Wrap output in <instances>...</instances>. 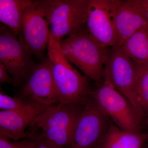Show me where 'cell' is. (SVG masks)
Masks as SVG:
<instances>
[{"mask_svg":"<svg viewBox=\"0 0 148 148\" xmlns=\"http://www.w3.org/2000/svg\"><path fill=\"white\" fill-rule=\"evenodd\" d=\"M84 102L48 107L29 125L26 138L45 142L56 148H69Z\"/></svg>","mask_w":148,"mask_h":148,"instance_id":"6da1fadb","label":"cell"},{"mask_svg":"<svg viewBox=\"0 0 148 148\" xmlns=\"http://www.w3.org/2000/svg\"><path fill=\"white\" fill-rule=\"evenodd\" d=\"M64 56L84 74L85 76L101 85L105 80V67L109 50L96 41L86 28L70 35L59 42Z\"/></svg>","mask_w":148,"mask_h":148,"instance_id":"7a4b0ae2","label":"cell"},{"mask_svg":"<svg viewBox=\"0 0 148 148\" xmlns=\"http://www.w3.org/2000/svg\"><path fill=\"white\" fill-rule=\"evenodd\" d=\"M48 57L52 64L54 84L59 105L81 104L90 95L92 89L89 79L83 76L66 58L59 43L49 32Z\"/></svg>","mask_w":148,"mask_h":148,"instance_id":"3957f363","label":"cell"},{"mask_svg":"<svg viewBox=\"0 0 148 148\" xmlns=\"http://www.w3.org/2000/svg\"><path fill=\"white\" fill-rule=\"evenodd\" d=\"M89 0H38L33 3L45 16L50 33L58 42L86 27Z\"/></svg>","mask_w":148,"mask_h":148,"instance_id":"277c9868","label":"cell"},{"mask_svg":"<svg viewBox=\"0 0 148 148\" xmlns=\"http://www.w3.org/2000/svg\"><path fill=\"white\" fill-rule=\"evenodd\" d=\"M137 64L120 47L111 48L105 67V79L131 103L143 120L146 115L140 105L137 92Z\"/></svg>","mask_w":148,"mask_h":148,"instance_id":"5b68a950","label":"cell"},{"mask_svg":"<svg viewBox=\"0 0 148 148\" xmlns=\"http://www.w3.org/2000/svg\"><path fill=\"white\" fill-rule=\"evenodd\" d=\"M112 122L90 94L84 103L69 148H98Z\"/></svg>","mask_w":148,"mask_h":148,"instance_id":"8992f818","label":"cell"},{"mask_svg":"<svg viewBox=\"0 0 148 148\" xmlns=\"http://www.w3.org/2000/svg\"><path fill=\"white\" fill-rule=\"evenodd\" d=\"M90 94L118 127L127 131L142 132L144 120L127 98L107 80L92 89Z\"/></svg>","mask_w":148,"mask_h":148,"instance_id":"52a82bcc","label":"cell"},{"mask_svg":"<svg viewBox=\"0 0 148 148\" xmlns=\"http://www.w3.org/2000/svg\"><path fill=\"white\" fill-rule=\"evenodd\" d=\"M0 63L12 76L14 86H21L37 64L33 55L18 36L5 25H0Z\"/></svg>","mask_w":148,"mask_h":148,"instance_id":"ba28073f","label":"cell"},{"mask_svg":"<svg viewBox=\"0 0 148 148\" xmlns=\"http://www.w3.org/2000/svg\"><path fill=\"white\" fill-rule=\"evenodd\" d=\"M120 0H89L86 28L96 41L108 48L116 45V14Z\"/></svg>","mask_w":148,"mask_h":148,"instance_id":"9c48e42d","label":"cell"},{"mask_svg":"<svg viewBox=\"0 0 148 148\" xmlns=\"http://www.w3.org/2000/svg\"><path fill=\"white\" fill-rule=\"evenodd\" d=\"M18 97L27 101H34L50 107L59 104L54 80L52 64L45 57L21 86Z\"/></svg>","mask_w":148,"mask_h":148,"instance_id":"30bf717a","label":"cell"},{"mask_svg":"<svg viewBox=\"0 0 148 148\" xmlns=\"http://www.w3.org/2000/svg\"><path fill=\"white\" fill-rule=\"evenodd\" d=\"M49 25L45 16L33 2L24 11L18 36L20 42L37 60L45 57L49 37Z\"/></svg>","mask_w":148,"mask_h":148,"instance_id":"8fae6325","label":"cell"},{"mask_svg":"<svg viewBox=\"0 0 148 148\" xmlns=\"http://www.w3.org/2000/svg\"><path fill=\"white\" fill-rule=\"evenodd\" d=\"M48 106L28 101L23 108L12 111H0V137L11 141L26 139V131L31 123Z\"/></svg>","mask_w":148,"mask_h":148,"instance_id":"7c38bea8","label":"cell"},{"mask_svg":"<svg viewBox=\"0 0 148 148\" xmlns=\"http://www.w3.org/2000/svg\"><path fill=\"white\" fill-rule=\"evenodd\" d=\"M115 24L117 40L115 47H121L136 32L148 27L139 0L120 1Z\"/></svg>","mask_w":148,"mask_h":148,"instance_id":"4fadbf2b","label":"cell"},{"mask_svg":"<svg viewBox=\"0 0 148 148\" xmlns=\"http://www.w3.org/2000/svg\"><path fill=\"white\" fill-rule=\"evenodd\" d=\"M148 138V133L124 130L112 121L98 148H143Z\"/></svg>","mask_w":148,"mask_h":148,"instance_id":"5bb4252c","label":"cell"},{"mask_svg":"<svg viewBox=\"0 0 148 148\" xmlns=\"http://www.w3.org/2000/svg\"><path fill=\"white\" fill-rule=\"evenodd\" d=\"M30 0H0V21L18 36L24 11Z\"/></svg>","mask_w":148,"mask_h":148,"instance_id":"9a60e30c","label":"cell"},{"mask_svg":"<svg viewBox=\"0 0 148 148\" xmlns=\"http://www.w3.org/2000/svg\"><path fill=\"white\" fill-rule=\"evenodd\" d=\"M120 47L136 64L148 61V27L136 32Z\"/></svg>","mask_w":148,"mask_h":148,"instance_id":"2e32d148","label":"cell"},{"mask_svg":"<svg viewBox=\"0 0 148 148\" xmlns=\"http://www.w3.org/2000/svg\"><path fill=\"white\" fill-rule=\"evenodd\" d=\"M137 92L140 105L147 116L148 113V61L137 64Z\"/></svg>","mask_w":148,"mask_h":148,"instance_id":"e0dca14e","label":"cell"},{"mask_svg":"<svg viewBox=\"0 0 148 148\" xmlns=\"http://www.w3.org/2000/svg\"><path fill=\"white\" fill-rule=\"evenodd\" d=\"M28 101L18 97H11L7 95L1 88L0 91V109L1 110L12 111L24 107Z\"/></svg>","mask_w":148,"mask_h":148,"instance_id":"ac0fdd59","label":"cell"},{"mask_svg":"<svg viewBox=\"0 0 148 148\" xmlns=\"http://www.w3.org/2000/svg\"><path fill=\"white\" fill-rule=\"evenodd\" d=\"M0 148H32V140L26 138L15 142L0 137Z\"/></svg>","mask_w":148,"mask_h":148,"instance_id":"d6986e66","label":"cell"},{"mask_svg":"<svg viewBox=\"0 0 148 148\" xmlns=\"http://www.w3.org/2000/svg\"><path fill=\"white\" fill-rule=\"evenodd\" d=\"M5 66L0 63V84L4 83L14 85V80L10 76Z\"/></svg>","mask_w":148,"mask_h":148,"instance_id":"ffe728a7","label":"cell"},{"mask_svg":"<svg viewBox=\"0 0 148 148\" xmlns=\"http://www.w3.org/2000/svg\"><path fill=\"white\" fill-rule=\"evenodd\" d=\"M31 140H32V148H56L45 142Z\"/></svg>","mask_w":148,"mask_h":148,"instance_id":"44dd1931","label":"cell"},{"mask_svg":"<svg viewBox=\"0 0 148 148\" xmlns=\"http://www.w3.org/2000/svg\"><path fill=\"white\" fill-rule=\"evenodd\" d=\"M148 25V0H139Z\"/></svg>","mask_w":148,"mask_h":148,"instance_id":"7402d4cb","label":"cell"},{"mask_svg":"<svg viewBox=\"0 0 148 148\" xmlns=\"http://www.w3.org/2000/svg\"><path fill=\"white\" fill-rule=\"evenodd\" d=\"M146 121H147V123L148 124V113L147 114V116H146Z\"/></svg>","mask_w":148,"mask_h":148,"instance_id":"603a6c76","label":"cell"}]
</instances>
